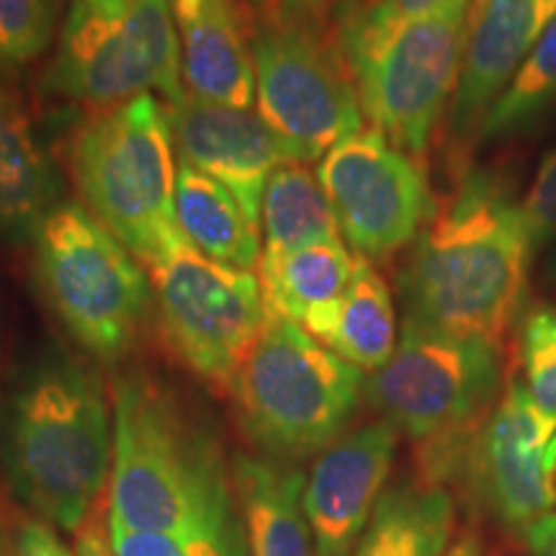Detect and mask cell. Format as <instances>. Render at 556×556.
<instances>
[{"instance_id":"603a6c76","label":"cell","mask_w":556,"mask_h":556,"mask_svg":"<svg viewBox=\"0 0 556 556\" xmlns=\"http://www.w3.org/2000/svg\"><path fill=\"white\" fill-rule=\"evenodd\" d=\"M356 261L340 240L317 242L281 255H261L258 281L266 315L302 325L312 309L336 302L351 283Z\"/></svg>"},{"instance_id":"d590c367","label":"cell","mask_w":556,"mask_h":556,"mask_svg":"<svg viewBox=\"0 0 556 556\" xmlns=\"http://www.w3.org/2000/svg\"><path fill=\"white\" fill-rule=\"evenodd\" d=\"M486 3H490V0H475V3H471V11H469V21H471V18H477V16H479V11H482Z\"/></svg>"},{"instance_id":"f1b7e54d","label":"cell","mask_w":556,"mask_h":556,"mask_svg":"<svg viewBox=\"0 0 556 556\" xmlns=\"http://www.w3.org/2000/svg\"><path fill=\"white\" fill-rule=\"evenodd\" d=\"M520 214L533 245L541 248L556 238V150L548 152L539 165L531 189L520 201Z\"/></svg>"},{"instance_id":"7402d4cb","label":"cell","mask_w":556,"mask_h":556,"mask_svg":"<svg viewBox=\"0 0 556 556\" xmlns=\"http://www.w3.org/2000/svg\"><path fill=\"white\" fill-rule=\"evenodd\" d=\"M454 500L446 486L407 482L381 495L353 556H446Z\"/></svg>"},{"instance_id":"83f0119b","label":"cell","mask_w":556,"mask_h":556,"mask_svg":"<svg viewBox=\"0 0 556 556\" xmlns=\"http://www.w3.org/2000/svg\"><path fill=\"white\" fill-rule=\"evenodd\" d=\"M520 361L526 389L546 415L556 417V307H536L523 319Z\"/></svg>"},{"instance_id":"d6a6232c","label":"cell","mask_w":556,"mask_h":556,"mask_svg":"<svg viewBox=\"0 0 556 556\" xmlns=\"http://www.w3.org/2000/svg\"><path fill=\"white\" fill-rule=\"evenodd\" d=\"M526 544L536 556H556V513H548L523 531Z\"/></svg>"},{"instance_id":"44dd1931","label":"cell","mask_w":556,"mask_h":556,"mask_svg":"<svg viewBox=\"0 0 556 556\" xmlns=\"http://www.w3.org/2000/svg\"><path fill=\"white\" fill-rule=\"evenodd\" d=\"M178 229L208 258L253 270L261 261L258 225H253L227 186L180 160L176 176Z\"/></svg>"},{"instance_id":"6da1fadb","label":"cell","mask_w":556,"mask_h":556,"mask_svg":"<svg viewBox=\"0 0 556 556\" xmlns=\"http://www.w3.org/2000/svg\"><path fill=\"white\" fill-rule=\"evenodd\" d=\"M533 250L510 180L462 170L400 270L405 319L505 348L523 309Z\"/></svg>"},{"instance_id":"5bb4252c","label":"cell","mask_w":556,"mask_h":556,"mask_svg":"<svg viewBox=\"0 0 556 556\" xmlns=\"http://www.w3.org/2000/svg\"><path fill=\"white\" fill-rule=\"evenodd\" d=\"M397 446L400 430L381 417L317 456L302 492L315 556H353L384 495Z\"/></svg>"},{"instance_id":"f546056e","label":"cell","mask_w":556,"mask_h":556,"mask_svg":"<svg viewBox=\"0 0 556 556\" xmlns=\"http://www.w3.org/2000/svg\"><path fill=\"white\" fill-rule=\"evenodd\" d=\"M405 18H469L475 0H377Z\"/></svg>"},{"instance_id":"836d02e7","label":"cell","mask_w":556,"mask_h":556,"mask_svg":"<svg viewBox=\"0 0 556 556\" xmlns=\"http://www.w3.org/2000/svg\"><path fill=\"white\" fill-rule=\"evenodd\" d=\"M266 11H291V13H315L328 0H253Z\"/></svg>"},{"instance_id":"52a82bcc","label":"cell","mask_w":556,"mask_h":556,"mask_svg":"<svg viewBox=\"0 0 556 556\" xmlns=\"http://www.w3.org/2000/svg\"><path fill=\"white\" fill-rule=\"evenodd\" d=\"M86 208L148 263L180 238L168 109L152 96L99 109L70 139Z\"/></svg>"},{"instance_id":"4fadbf2b","label":"cell","mask_w":556,"mask_h":556,"mask_svg":"<svg viewBox=\"0 0 556 556\" xmlns=\"http://www.w3.org/2000/svg\"><path fill=\"white\" fill-rule=\"evenodd\" d=\"M458 475L500 523L523 533L556 505V417L520 379L505 381L495 409L471 443Z\"/></svg>"},{"instance_id":"cb8c5ba5","label":"cell","mask_w":556,"mask_h":556,"mask_svg":"<svg viewBox=\"0 0 556 556\" xmlns=\"http://www.w3.org/2000/svg\"><path fill=\"white\" fill-rule=\"evenodd\" d=\"M261 255H281L291 250L340 240V227L317 173L291 160L274 170L263 193Z\"/></svg>"},{"instance_id":"d6986e66","label":"cell","mask_w":556,"mask_h":556,"mask_svg":"<svg viewBox=\"0 0 556 556\" xmlns=\"http://www.w3.org/2000/svg\"><path fill=\"white\" fill-rule=\"evenodd\" d=\"M232 479L250 556H315L302 510L307 477L296 464L238 454L232 458Z\"/></svg>"},{"instance_id":"e575fe53","label":"cell","mask_w":556,"mask_h":556,"mask_svg":"<svg viewBox=\"0 0 556 556\" xmlns=\"http://www.w3.org/2000/svg\"><path fill=\"white\" fill-rule=\"evenodd\" d=\"M446 556H484V552H482V544H479L477 536H464L448 548Z\"/></svg>"},{"instance_id":"d4e9b609","label":"cell","mask_w":556,"mask_h":556,"mask_svg":"<svg viewBox=\"0 0 556 556\" xmlns=\"http://www.w3.org/2000/svg\"><path fill=\"white\" fill-rule=\"evenodd\" d=\"M556 106V21L536 41L523 65L516 70L513 80L500 93V99L486 111L479 139L516 137L531 129L539 119H544Z\"/></svg>"},{"instance_id":"484cf974","label":"cell","mask_w":556,"mask_h":556,"mask_svg":"<svg viewBox=\"0 0 556 556\" xmlns=\"http://www.w3.org/2000/svg\"><path fill=\"white\" fill-rule=\"evenodd\" d=\"M106 528L116 556H250L240 507H235L222 523L186 536L137 533L114 523H106Z\"/></svg>"},{"instance_id":"7c38bea8","label":"cell","mask_w":556,"mask_h":556,"mask_svg":"<svg viewBox=\"0 0 556 556\" xmlns=\"http://www.w3.org/2000/svg\"><path fill=\"white\" fill-rule=\"evenodd\" d=\"M317 180L340 235L366 261L392 258L413 245L438 206L420 157L394 148L374 127L323 155Z\"/></svg>"},{"instance_id":"8d00e7d4","label":"cell","mask_w":556,"mask_h":556,"mask_svg":"<svg viewBox=\"0 0 556 556\" xmlns=\"http://www.w3.org/2000/svg\"><path fill=\"white\" fill-rule=\"evenodd\" d=\"M5 70H9V65H5V62L0 60V86H3V83H5Z\"/></svg>"},{"instance_id":"3957f363","label":"cell","mask_w":556,"mask_h":556,"mask_svg":"<svg viewBox=\"0 0 556 556\" xmlns=\"http://www.w3.org/2000/svg\"><path fill=\"white\" fill-rule=\"evenodd\" d=\"M114 422L93 366L47 348L0 413V469L29 510L67 533L88 523L109 486Z\"/></svg>"},{"instance_id":"8fae6325","label":"cell","mask_w":556,"mask_h":556,"mask_svg":"<svg viewBox=\"0 0 556 556\" xmlns=\"http://www.w3.org/2000/svg\"><path fill=\"white\" fill-rule=\"evenodd\" d=\"M144 268L165 345L193 377L229 392L268 317L258 274L208 258L184 235Z\"/></svg>"},{"instance_id":"1f68e13d","label":"cell","mask_w":556,"mask_h":556,"mask_svg":"<svg viewBox=\"0 0 556 556\" xmlns=\"http://www.w3.org/2000/svg\"><path fill=\"white\" fill-rule=\"evenodd\" d=\"M75 556H116L111 546L109 528L90 516L88 523L75 533Z\"/></svg>"},{"instance_id":"ffe728a7","label":"cell","mask_w":556,"mask_h":556,"mask_svg":"<svg viewBox=\"0 0 556 556\" xmlns=\"http://www.w3.org/2000/svg\"><path fill=\"white\" fill-rule=\"evenodd\" d=\"M332 353L377 374L397 348V317L387 281L371 261L356 258L351 283L336 302L312 309L299 325Z\"/></svg>"},{"instance_id":"30bf717a","label":"cell","mask_w":556,"mask_h":556,"mask_svg":"<svg viewBox=\"0 0 556 556\" xmlns=\"http://www.w3.org/2000/svg\"><path fill=\"white\" fill-rule=\"evenodd\" d=\"M258 116L302 163L358 135L364 111L338 47L312 13L268 11L250 31Z\"/></svg>"},{"instance_id":"7a4b0ae2","label":"cell","mask_w":556,"mask_h":556,"mask_svg":"<svg viewBox=\"0 0 556 556\" xmlns=\"http://www.w3.org/2000/svg\"><path fill=\"white\" fill-rule=\"evenodd\" d=\"M111 422L106 523L186 536L222 523L238 507L217 426L168 381L148 368L116 374Z\"/></svg>"},{"instance_id":"ba28073f","label":"cell","mask_w":556,"mask_h":556,"mask_svg":"<svg viewBox=\"0 0 556 556\" xmlns=\"http://www.w3.org/2000/svg\"><path fill=\"white\" fill-rule=\"evenodd\" d=\"M31 242L37 283L70 338L101 364L127 358L155 309L135 253L75 201L54 206Z\"/></svg>"},{"instance_id":"4dcf8cb0","label":"cell","mask_w":556,"mask_h":556,"mask_svg":"<svg viewBox=\"0 0 556 556\" xmlns=\"http://www.w3.org/2000/svg\"><path fill=\"white\" fill-rule=\"evenodd\" d=\"M16 556H75L45 520H26L18 528Z\"/></svg>"},{"instance_id":"2e32d148","label":"cell","mask_w":556,"mask_h":556,"mask_svg":"<svg viewBox=\"0 0 556 556\" xmlns=\"http://www.w3.org/2000/svg\"><path fill=\"white\" fill-rule=\"evenodd\" d=\"M556 21V0H490L469 21L467 52L451 101V137L467 148L486 111Z\"/></svg>"},{"instance_id":"74e56055","label":"cell","mask_w":556,"mask_h":556,"mask_svg":"<svg viewBox=\"0 0 556 556\" xmlns=\"http://www.w3.org/2000/svg\"><path fill=\"white\" fill-rule=\"evenodd\" d=\"M0 556H5V541H3V528H0Z\"/></svg>"},{"instance_id":"9c48e42d","label":"cell","mask_w":556,"mask_h":556,"mask_svg":"<svg viewBox=\"0 0 556 556\" xmlns=\"http://www.w3.org/2000/svg\"><path fill=\"white\" fill-rule=\"evenodd\" d=\"M45 86L93 109L137 96H186L170 0H70Z\"/></svg>"},{"instance_id":"8992f818","label":"cell","mask_w":556,"mask_h":556,"mask_svg":"<svg viewBox=\"0 0 556 556\" xmlns=\"http://www.w3.org/2000/svg\"><path fill=\"white\" fill-rule=\"evenodd\" d=\"M227 394L261 456L296 464L343 435L366 377L296 323L268 315Z\"/></svg>"},{"instance_id":"277c9868","label":"cell","mask_w":556,"mask_h":556,"mask_svg":"<svg viewBox=\"0 0 556 556\" xmlns=\"http://www.w3.org/2000/svg\"><path fill=\"white\" fill-rule=\"evenodd\" d=\"M505 381L503 348L405 319L392 358L366 379V400L417 448L420 482L458 477Z\"/></svg>"},{"instance_id":"e0dca14e","label":"cell","mask_w":556,"mask_h":556,"mask_svg":"<svg viewBox=\"0 0 556 556\" xmlns=\"http://www.w3.org/2000/svg\"><path fill=\"white\" fill-rule=\"evenodd\" d=\"M189 96L248 109L255 99L250 34L235 0H170Z\"/></svg>"},{"instance_id":"4316f807","label":"cell","mask_w":556,"mask_h":556,"mask_svg":"<svg viewBox=\"0 0 556 556\" xmlns=\"http://www.w3.org/2000/svg\"><path fill=\"white\" fill-rule=\"evenodd\" d=\"M62 0H0V60L26 65L50 50Z\"/></svg>"},{"instance_id":"ac0fdd59","label":"cell","mask_w":556,"mask_h":556,"mask_svg":"<svg viewBox=\"0 0 556 556\" xmlns=\"http://www.w3.org/2000/svg\"><path fill=\"white\" fill-rule=\"evenodd\" d=\"M62 204L58 165L29 111L0 86V242L21 245L37 235L41 222Z\"/></svg>"},{"instance_id":"5b68a950","label":"cell","mask_w":556,"mask_h":556,"mask_svg":"<svg viewBox=\"0 0 556 556\" xmlns=\"http://www.w3.org/2000/svg\"><path fill=\"white\" fill-rule=\"evenodd\" d=\"M469 18H405L368 0L340 21L338 47L361 111L394 148L420 157L454 99Z\"/></svg>"},{"instance_id":"9a60e30c","label":"cell","mask_w":556,"mask_h":556,"mask_svg":"<svg viewBox=\"0 0 556 556\" xmlns=\"http://www.w3.org/2000/svg\"><path fill=\"white\" fill-rule=\"evenodd\" d=\"M168 122L180 160L227 186L250 222L261 227L268 178L283 163L299 160L287 139L248 109L222 106L189 93L168 103Z\"/></svg>"}]
</instances>
